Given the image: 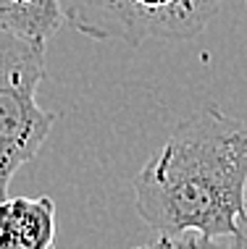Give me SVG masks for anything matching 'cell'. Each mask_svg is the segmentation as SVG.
Masks as SVG:
<instances>
[{
  "instance_id": "obj_1",
  "label": "cell",
  "mask_w": 247,
  "mask_h": 249,
  "mask_svg": "<svg viewBox=\"0 0 247 249\" xmlns=\"http://www.w3.org/2000/svg\"><path fill=\"white\" fill-rule=\"evenodd\" d=\"M247 126L205 105L182 118L134 178L139 218L158 233L231 236L245 215Z\"/></svg>"
},
{
  "instance_id": "obj_2",
  "label": "cell",
  "mask_w": 247,
  "mask_h": 249,
  "mask_svg": "<svg viewBox=\"0 0 247 249\" xmlns=\"http://www.w3.org/2000/svg\"><path fill=\"white\" fill-rule=\"evenodd\" d=\"M42 79L45 42L0 26V199L8 197L11 178L42 150L56 124V113L37 103Z\"/></svg>"
},
{
  "instance_id": "obj_3",
  "label": "cell",
  "mask_w": 247,
  "mask_h": 249,
  "mask_svg": "<svg viewBox=\"0 0 247 249\" xmlns=\"http://www.w3.org/2000/svg\"><path fill=\"white\" fill-rule=\"evenodd\" d=\"M0 249H56V202L48 194L0 199Z\"/></svg>"
},
{
  "instance_id": "obj_4",
  "label": "cell",
  "mask_w": 247,
  "mask_h": 249,
  "mask_svg": "<svg viewBox=\"0 0 247 249\" xmlns=\"http://www.w3.org/2000/svg\"><path fill=\"white\" fill-rule=\"evenodd\" d=\"M63 21V0H0V26L19 37L48 45Z\"/></svg>"
},
{
  "instance_id": "obj_5",
  "label": "cell",
  "mask_w": 247,
  "mask_h": 249,
  "mask_svg": "<svg viewBox=\"0 0 247 249\" xmlns=\"http://www.w3.org/2000/svg\"><path fill=\"white\" fill-rule=\"evenodd\" d=\"M132 249H229V236H205L200 231L158 233L155 239L142 241Z\"/></svg>"
},
{
  "instance_id": "obj_6",
  "label": "cell",
  "mask_w": 247,
  "mask_h": 249,
  "mask_svg": "<svg viewBox=\"0 0 247 249\" xmlns=\"http://www.w3.org/2000/svg\"><path fill=\"white\" fill-rule=\"evenodd\" d=\"M229 249H247V213L239 218L234 233L229 236Z\"/></svg>"
},
{
  "instance_id": "obj_7",
  "label": "cell",
  "mask_w": 247,
  "mask_h": 249,
  "mask_svg": "<svg viewBox=\"0 0 247 249\" xmlns=\"http://www.w3.org/2000/svg\"><path fill=\"white\" fill-rule=\"evenodd\" d=\"M245 213H247V189H245Z\"/></svg>"
},
{
  "instance_id": "obj_8",
  "label": "cell",
  "mask_w": 247,
  "mask_h": 249,
  "mask_svg": "<svg viewBox=\"0 0 247 249\" xmlns=\"http://www.w3.org/2000/svg\"><path fill=\"white\" fill-rule=\"evenodd\" d=\"M245 3H247V0H245Z\"/></svg>"
}]
</instances>
